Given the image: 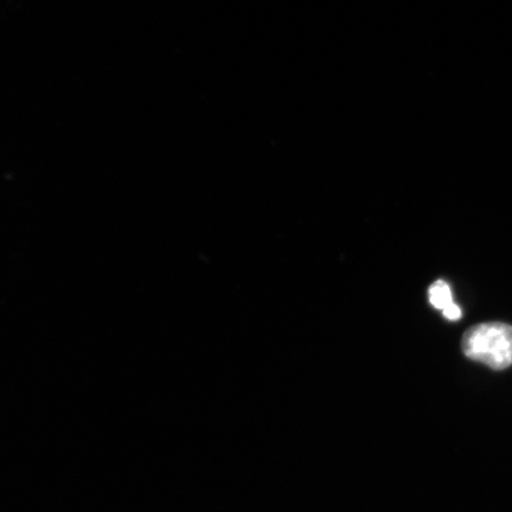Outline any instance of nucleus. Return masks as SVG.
Wrapping results in <instances>:
<instances>
[{
    "label": "nucleus",
    "mask_w": 512,
    "mask_h": 512,
    "mask_svg": "<svg viewBox=\"0 0 512 512\" xmlns=\"http://www.w3.org/2000/svg\"><path fill=\"white\" fill-rule=\"evenodd\" d=\"M430 302L435 309L445 311L453 305L452 292L450 286L445 281L439 280L430 288Z\"/></svg>",
    "instance_id": "nucleus-2"
},
{
    "label": "nucleus",
    "mask_w": 512,
    "mask_h": 512,
    "mask_svg": "<svg viewBox=\"0 0 512 512\" xmlns=\"http://www.w3.org/2000/svg\"><path fill=\"white\" fill-rule=\"evenodd\" d=\"M444 316L448 320H458L462 318V310L459 309L458 305L453 304L444 311Z\"/></svg>",
    "instance_id": "nucleus-3"
},
{
    "label": "nucleus",
    "mask_w": 512,
    "mask_h": 512,
    "mask_svg": "<svg viewBox=\"0 0 512 512\" xmlns=\"http://www.w3.org/2000/svg\"><path fill=\"white\" fill-rule=\"evenodd\" d=\"M463 351L471 360L492 369L509 368L512 364V326L504 323L472 326L463 337Z\"/></svg>",
    "instance_id": "nucleus-1"
}]
</instances>
